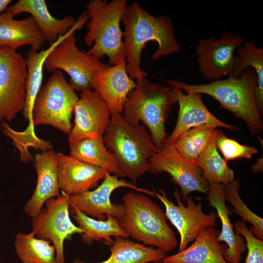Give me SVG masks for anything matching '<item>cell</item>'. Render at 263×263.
Instances as JSON below:
<instances>
[{
	"label": "cell",
	"mask_w": 263,
	"mask_h": 263,
	"mask_svg": "<svg viewBox=\"0 0 263 263\" xmlns=\"http://www.w3.org/2000/svg\"><path fill=\"white\" fill-rule=\"evenodd\" d=\"M14 246L22 263H56L54 245L49 241L36 237L32 231L18 233Z\"/></svg>",
	"instance_id": "obj_28"
},
{
	"label": "cell",
	"mask_w": 263,
	"mask_h": 263,
	"mask_svg": "<svg viewBox=\"0 0 263 263\" xmlns=\"http://www.w3.org/2000/svg\"><path fill=\"white\" fill-rule=\"evenodd\" d=\"M103 137L123 177L135 184L140 177L150 170V160L159 149L144 124L134 127L121 114H113Z\"/></svg>",
	"instance_id": "obj_3"
},
{
	"label": "cell",
	"mask_w": 263,
	"mask_h": 263,
	"mask_svg": "<svg viewBox=\"0 0 263 263\" xmlns=\"http://www.w3.org/2000/svg\"><path fill=\"white\" fill-rule=\"evenodd\" d=\"M79 99L60 70L54 72L36 97L29 127L48 125L69 134L71 117Z\"/></svg>",
	"instance_id": "obj_8"
},
{
	"label": "cell",
	"mask_w": 263,
	"mask_h": 263,
	"mask_svg": "<svg viewBox=\"0 0 263 263\" xmlns=\"http://www.w3.org/2000/svg\"><path fill=\"white\" fill-rule=\"evenodd\" d=\"M69 144L70 155L100 167L111 174L123 177L113 156L105 145L103 135L85 138Z\"/></svg>",
	"instance_id": "obj_25"
},
{
	"label": "cell",
	"mask_w": 263,
	"mask_h": 263,
	"mask_svg": "<svg viewBox=\"0 0 263 263\" xmlns=\"http://www.w3.org/2000/svg\"><path fill=\"white\" fill-rule=\"evenodd\" d=\"M257 80L255 70L249 67L244 70L239 77L229 76L206 84H190L175 79L166 82L169 86L187 93H198L213 97L222 108L243 119L251 135L259 136L263 131V122L255 98Z\"/></svg>",
	"instance_id": "obj_2"
},
{
	"label": "cell",
	"mask_w": 263,
	"mask_h": 263,
	"mask_svg": "<svg viewBox=\"0 0 263 263\" xmlns=\"http://www.w3.org/2000/svg\"><path fill=\"white\" fill-rule=\"evenodd\" d=\"M244 42L242 34L230 32H224L218 39L200 38L196 47L200 73L211 82L232 76L238 64L234 52Z\"/></svg>",
	"instance_id": "obj_10"
},
{
	"label": "cell",
	"mask_w": 263,
	"mask_h": 263,
	"mask_svg": "<svg viewBox=\"0 0 263 263\" xmlns=\"http://www.w3.org/2000/svg\"><path fill=\"white\" fill-rule=\"evenodd\" d=\"M121 22L124 26L127 71L136 82L147 75L141 64L142 52L147 42L154 41L157 44V49L151 56L153 61L176 53L181 49L170 18L167 15L154 17L136 1L126 6Z\"/></svg>",
	"instance_id": "obj_1"
},
{
	"label": "cell",
	"mask_w": 263,
	"mask_h": 263,
	"mask_svg": "<svg viewBox=\"0 0 263 263\" xmlns=\"http://www.w3.org/2000/svg\"><path fill=\"white\" fill-rule=\"evenodd\" d=\"M233 226L235 233L242 235L246 241L245 263H263V241L256 238L243 221H236Z\"/></svg>",
	"instance_id": "obj_34"
},
{
	"label": "cell",
	"mask_w": 263,
	"mask_h": 263,
	"mask_svg": "<svg viewBox=\"0 0 263 263\" xmlns=\"http://www.w3.org/2000/svg\"><path fill=\"white\" fill-rule=\"evenodd\" d=\"M11 1V0H0V14L7 8Z\"/></svg>",
	"instance_id": "obj_35"
},
{
	"label": "cell",
	"mask_w": 263,
	"mask_h": 263,
	"mask_svg": "<svg viewBox=\"0 0 263 263\" xmlns=\"http://www.w3.org/2000/svg\"><path fill=\"white\" fill-rule=\"evenodd\" d=\"M91 86L104 99L113 114L123 113L127 96L137 83L128 74L125 59L95 73L91 78Z\"/></svg>",
	"instance_id": "obj_17"
},
{
	"label": "cell",
	"mask_w": 263,
	"mask_h": 263,
	"mask_svg": "<svg viewBox=\"0 0 263 263\" xmlns=\"http://www.w3.org/2000/svg\"><path fill=\"white\" fill-rule=\"evenodd\" d=\"M219 231L214 227L202 228L193 243L185 249L165 257L163 263H228L224 258L225 245L217 237Z\"/></svg>",
	"instance_id": "obj_21"
},
{
	"label": "cell",
	"mask_w": 263,
	"mask_h": 263,
	"mask_svg": "<svg viewBox=\"0 0 263 263\" xmlns=\"http://www.w3.org/2000/svg\"><path fill=\"white\" fill-rule=\"evenodd\" d=\"M216 128L206 126L190 129L182 133L171 145L186 159L195 163L205 150Z\"/></svg>",
	"instance_id": "obj_31"
},
{
	"label": "cell",
	"mask_w": 263,
	"mask_h": 263,
	"mask_svg": "<svg viewBox=\"0 0 263 263\" xmlns=\"http://www.w3.org/2000/svg\"><path fill=\"white\" fill-rule=\"evenodd\" d=\"M153 263H163L162 261H156L153 262Z\"/></svg>",
	"instance_id": "obj_36"
},
{
	"label": "cell",
	"mask_w": 263,
	"mask_h": 263,
	"mask_svg": "<svg viewBox=\"0 0 263 263\" xmlns=\"http://www.w3.org/2000/svg\"><path fill=\"white\" fill-rule=\"evenodd\" d=\"M240 186L237 179L223 185L225 201L234 207L233 211L241 217L243 222L251 224L250 231L256 238L263 241V219L252 211L243 202L239 193Z\"/></svg>",
	"instance_id": "obj_32"
},
{
	"label": "cell",
	"mask_w": 263,
	"mask_h": 263,
	"mask_svg": "<svg viewBox=\"0 0 263 263\" xmlns=\"http://www.w3.org/2000/svg\"><path fill=\"white\" fill-rule=\"evenodd\" d=\"M89 18L84 12L68 31L65 38L52 50L46 58L44 67L49 72L62 70L70 77L69 84L75 91L82 92L91 89V80L98 72L109 65L104 63L77 46L75 32L82 28Z\"/></svg>",
	"instance_id": "obj_7"
},
{
	"label": "cell",
	"mask_w": 263,
	"mask_h": 263,
	"mask_svg": "<svg viewBox=\"0 0 263 263\" xmlns=\"http://www.w3.org/2000/svg\"><path fill=\"white\" fill-rule=\"evenodd\" d=\"M14 16L28 13L34 19L50 45L65 35L75 24L72 16L61 19L53 17L49 12L44 0H19L7 10Z\"/></svg>",
	"instance_id": "obj_23"
},
{
	"label": "cell",
	"mask_w": 263,
	"mask_h": 263,
	"mask_svg": "<svg viewBox=\"0 0 263 263\" xmlns=\"http://www.w3.org/2000/svg\"><path fill=\"white\" fill-rule=\"evenodd\" d=\"M107 260L95 263H148L162 261L165 253L160 249L146 246L128 239L115 237ZM73 263H89L75 258Z\"/></svg>",
	"instance_id": "obj_26"
},
{
	"label": "cell",
	"mask_w": 263,
	"mask_h": 263,
	"mask_svg": "<svg viewBox=\"0 0 263 263\" xmlns=\"http://www.w3.org/2000/svg\"><path fill=\"white\" fill-rule=\"evenodd\" d=\"M215 143L226 162L238 159H250L258 153V150L254 147L242 145L236 140L228 138L221 129H217Z\"/></svg>",
	"instance_id": "obj_33"
},
{
	"label": "cell",
	"mask_w": 263,
	"mask_h": 263,
	"mask_svg": "<svg viewBox=\"0 0 263 263\" xmlns=\"http://www.w3.org/2000/svg\"><path fill=\"white\" fill-rule=\"evenodd\" d=\"M74 112V125L68 134L69 143L103 135L111 121L112 114L107 103L92 89L81 92Z\"/></svg>",
	"instance_id": "obj_15"
},
{
	"label": "cell",
	"mask_w": 263,
	"mask_h": 263,
	"mask_svg": "<svg viewBox=\"0 0 263 263\" xmlns=\"http://www.w3.org/2000/svg\"><path fill=\"white\" fill-rule=\"evenodd\" d=\"M70 209L77 226L83 231L80 234L81 239L88 245L94 241H99L111 246L114 242L112 236L129 238L117 220L112 216L107 215L105 220H98L84 214L76 208Z\"/></svg>",
	"instance_id": "obj_24"
},
{
	"label": "cell",
	"mask_w": 263,
	"mask_h": 263,
	"mask_svg": "<svg viewBox=\"0 0 263 263\" xmlns=\"http://www.w3.org/2000/svg\"><path fill=\"white\" fill-rule=\"evenodd\" d=\"M156 197L164 205L165 214L171 223L176 228L180 235L178 252L185 249L188 244L193 242L205 227L216 226L217 216L215 212L204 213L202 205H196L192 197L188 195L185 199L187 206L181 201L178 188L174 192L177 202L175 205L167 197L165 191L159 189L158 192L152 190Z\"/></svg>",
	"instance_id": "obj_12"
},
{
	"label": "cell",
	"mask_w": 263,
	"mask_h": 263,
	"mask_svg": "<svg viewBox=\"0 0 263 263\" xmlns=\"http://www.w3.org/2000/svg\"><path fill=\"white\" fill-rule=\"evenodd\" d=\"M69 197L61 192L59 196L48 199L45 207L31 221V231L36 237L49 241L54 245L56 263H65L64 241L74 234L83 232L70 219Z\"/></svg>",
	"instance_id": "obj_9"
},
{
	"label": "cell",
	"mask_w": 263,
	"mask_h": 263,
	"mask_svg": "<svg viewBox=\"0 0 263 263\" xmlns=\"http://www.w3.org/2000/svg\"><path fill=\"white\" fill-rule=\"evenodd\" d=\"M127 6V0H93L86 5L89 20L84 42L93 44L87 53L99 59L107 56L109 66L126 59L120 23Z\"/></svg>",
	"instance_id": "obj_6"
},
{
	"label": "cell",
	"mask_w": 263,
	"mask_h": 263,
	"mask_svg": "<svg viewBox=\"0 0 263 263\" xmlns=\"http://www.w3.org/2000/svg\"><path fill=\"white\" fill-rule=\"evenodd\" d=\"M238 64L233 76L239 77L242 72L252 67L256 71L258 80L255 88V98L261 113L263 114V48L257 47L254 40H248L236 50Z\"/></svg>",
	"instance_id": "obj_30"
},
{
	"label": "cell",
	"mask_w": 263,
	"mask_h": 263,
	"mask_svg": "<svg viewBox=\"0 0 263 263\" xmlns=\"http://www.w3.org/2000/svg\"><path fill=\"white\" fill-rule=\"evenodd\" d=\"M150 172L168 173L180 188V196L185 202L193 191L207 194L209 185L195 163L185 158L172 145H164L150 160Z\"/></svg>",
	"instance_id": "obj_13"
},
{
	"label": "cell",
	"mask_w": 263,
	"mask_h": 263,
	"mask_svg": "<svg viewBox=\"0 0 263 263\" xmlns=\"http://www.w3.org/2000/svg\"><path fill=\"white\" fill-rule=\"evenodd\" d=\"M124 210L117 221L132 239L154 246L165 254L176 247V236L161 207L143 193L130 191L123 197Z\"/></svg>",
	"instance_id": "obj_5"
},
{
	"label": "cell",
	"mask_w": 263,
	"mask_h": 263,
	"mask_svg": "<svg viewBox=\"0 0 263 263\" xmlns=\"http://www.w3.org/2000/svg\"><path fill=\"white\" fill-rule=\"evenodd\" d=\"M26 59L0 47V122H11L23 111L26 99Z\"/></svg>",
	"instance_id": "obj_11"
},
{
	"label": "cell",
	"mask_w": 263,
	"mask_h": 263,
	"mask_svg": "<svg viewBox=\"0 0 263 263\" xmlns=\"http://www.w3.org/2000/svg\"><path fill=\"white\" fill-rule=\"evenodd\" d=\"M56 153L51 150L35 155L36 187L24 207V212L32 218L38 214L47 200L60 194Z\"/></svg>",
	"instance_id": "obj_19"
},
{
	"label": "cell",
	"mask_w": 263,
	"mask_h": 263,
	"mask_svg": "<svg viewBox=\"0 0 263 263\" xmlns=\"http://www.w3.org/2000/svg\"><path fill=\"white\" fill-rule=\"evenodd\" d=\"M56 156L60 190L70 196L95 188L108 173L70 155L58 152Z\"/></svg>",
	"instance_id": "obj_18"
},
{
	"label": "cell",
	"mask_w": 263,
	"mask_h": 263,
	"mask_svg": "<svg viewBox=\"0 0 263 263\" xmlns=\"http://www.w3.org/2000/svg\"><path fill=\"white\" fill-rule=\"evenodd\" d=\"M68 32L60 37L46 49L40 52L30 49L27 54L26 99L22 111L24 118L29 123L31 121L35 100L41 88L44 62L52 50L65 38Z\"/></svg>",
	"instance_id": "obj_27"
},
{
	"label": "cell",
	"mask_w": 263,
	"mask_h": 263,
	"mask_svg": "<svg viewBox=\"0 0 263 263\" xmlns=\"http://www.w3.org/2000/svg\"><path fill=\"white\" fill-rule=\"evenodd\" d=\"M206 198L209 206L217 211L222 224L221 231L217 239L218 242H224L227 245L225 248L224 258L228 263H240L242 254L247 249L244 238L235 233L231 224L229 211L225 205L223 185L214 183L209 185Z\"/></svg>",
	"instance_id": "obj_22"
},
{
	"label": "cell",
	"mask_w": 263,
	"mask_h": 263,
	"mask_svg": "<svg viewBox=\"0 0 263 263\" xmlns=\"http://www.w3.org/2000/svg\"><path fill=\"white\" fill-rule=\"evenodd\" d=\"M119 188H130L154 196L152 190L139 188L132 182L119 179L117 176L107 173L102 183L94 189L70 196V208H76L98 220H105L107 215L112 216L118 220L122 216L123 205L113 204L110 197L113 192Z\"/></svg>",
	"instance_id": "obj_14"
},
{
	"label": "cell",
	"mask_w": 263,
	"mask_h": 263,
	"mask_svg": "<svg viewBox=\"0 0 263 263\" xmlns=\"http://www.w3.org/2000/svg\"><path fill=\"white\" fill-rule=\"evenodd\" d=\"M215 133L209 143L198 156L195 164L202 170V176L210 185L226 184L234 179V172L220 155L215 143Z\"/></svg>",
	"instance_id": "obj_29"
},
{
	"label": "cell",
	"mask_w": 263,
	"mask_h": 263,
	"mask_svg": "<svg viewBox=\"0 0 263 263\" xmlns=\"http://www.w3.org/2000/svg\"><path fill=\"white\" fill-rule=\"evenodd\" d=\"M136 83L127 96L122 116L134 127L142 122L159 150L167 138L165 124L169 114L177 103L174 88L151 82L146 77Z\"/></svg>",
	"instance_id": "obj_4"
},
{
	"label": "cell",
	"mask_w": 263,
	"mask_h": 263,
	"mask_svg": "<svg viewBox=\"0 0 263 263\" xmlns=\"http://www.w3.org/2000/svg\"><path fill=\"white\" fill-rule=\"evenodd\" d=\"M179 104L176 124L171 133L167 137L164 145H171L184 132L194 128L209 126L222 127L232 132L237 127L227 124L215 117L206 107L201 93L185 94L180 89L173 87Z\"/></svg>",
	"instance_id": "obj_16"
},
{
	"label": "cell",
	"mask_w": 263,
	"mask_h": 263,
	"mask_svg": "<svg viewBox=\"0 0 263 263\" xmlns=\"http://www.w3.org/2000/svg\"><path fill=\"white\" fill-rule=\"evenodd\" d=\"M8 11L0 14V47L16 51L19 47L30 45L38 51L46 38L31 17L17 20Z\"/></svg>",
	"instance_id": "obj_20"
}]
</instances>
